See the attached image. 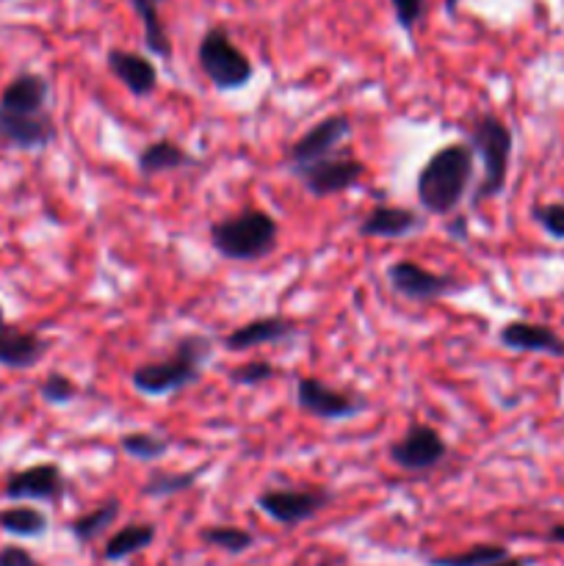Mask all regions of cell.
Listing matches in <instances>:
<instances>
[{
    "mask_svg": "<svg viewBox=\"0 0 564 566\" xmlns=\"http://www.w3.org/2000/svg\"><path fill=\"white\" fill-rule=\"evenodd\" d=\"M476 171V153L468 142H451L437 149L415 180L418 205L431 216H451L462 205Z\"/></svg>",
    "mask_w": 564,
    "mask_h": 566,
    "instance_id": "7a4b0ae2",
    "label": "cell"
},
{
    "mask_svg": "<svg viewBox=\"0 0 564 566\" xmlns=\"http://www.w3.org/2000/svg\"><path fill=\"white\" fill-rule=\"evenodd\" d=\"M119 512H122V506L116 497L100 503L97 509H92V512H86V514H81V517L72 520V525H70L72 536H75L81 545H88V542L97 539L100 534H105V528H111V525L116 523Z\"/></svg>",
    "mask_w": 564,
    "mask_h": 566,
    "instance_id": "603a6c76",
    "label": "cell"
},
{
    "mask_svg": "<svg viewBox=\"0 0 564 566\" xmlns=\"http://www.w3.org/2000/svg\"><path fill=\"white\" fill-rule=\"evenodd\" d=\"M332 501L330 490H321V486H302V490H291V486H280V490H265L258 495V509L274 523L293 528V525H302L307 520H313L315 514L324 512Z\"/></svg>",
    "mask_w": 564,
    "mask_h": 566,
    "instance_id": "30bf717a",
    "label": "cell"
},
{
    "mask_svg": "<svg viewBox=\"0 0 564 566\" xmlns=\"http://www.w3.org/2000/svg\"><path fill=\"white\" fill-rule=\"evenodd\" d=\"M498 340L503 348L512 352H531V354H551V357L564 359V337L553 332L551 326L534 324V321H509Z\"/></svg>",
    "mask_w": 564,
    "mask_h": 566,
    "instance_id": "ac0fdd59",
    "label": "cell"
},
{
    "mask_svg": "<svg viewBox=\"0 0 564 566\" xmlns=\"http://www.w3.org/2000/svg\"><path fill=\"white\" fill-rule=\"evenodd\" d=\"M66 492V479L55 462H39L25 470H17L6 479L3 495L6 501L22 503V501H42V503H59Z\"/></svg>",
    "mask_w": 564,
    "mask_h": 566,
    "instance_id": "4fadbf2b",
    "label": "cell"
},
{
    "mask_svg": "<svg viewBox=\"0 0 564 566\" xmlns=\"http://www.w3.org/2000/svg\"><path fill=\"white\" fill-rule=\"evenodd\" d=\"M50 340L39 332L22 329L20 324L9 321L3 304H0V368L6 370H31L48 354Z\"/></svg>",
    "mask_w": 564,
    "mask_h": 566,
    "instance_id": "5bb4252c",
    "label": "cell"
},
{
    "mask_svg": "<svg viewBox=\"0 0 564 566\" xmlns=\"http://www.w3.org/2000/svg\"><path fill=\"white\" fill-rule=\"evenodd\" d=\"M210 247L236 263H254L271 254L280 241V224L263 208H249L210 224Z\"/></svg>",
    "mask_w": 564,
    "mask_h": 566,
    "instance_id": "277c9868",
    "label": "cell"
},
{
    "mask_svg": "<svg viewBox=\"0 0 564 566\" xmlns=\"http://www.w3.org/2000/svg\"><path fill=\"white\" fill-rule=\"evenodd\" d=\"M77 396H81V387L66 374H59V370H53V374L39 381V398L50 407H66V403L77 401Z\"/></svg>",
    "mask_w": 564,
    "mask_h": 566,
    "instance_id": "83f0119b",
    "label": "cell"
},
{
    "mask_svg": "<svg viewBox=\"0 0 564 566\" xmlns=\"http://www.w3.org/2000/svg\"><path fill=\"white\" fill-rule=\"evenodd\" d=\"M390 6L401 31H415L426 14V0H390Z\"/></svg>",
    "mask_w": 564,
    "mask_h": 566,
    "instance_id": "4dcf8cb0",
    "label": "cell"
},
{
    "mask_svg": "<svg viewBox=\"0 0 564 566\" xmlns=\"http://www.w3.org/2000/svg\"><path fill=\"white\" fill-rule=\"evenodd\" d=\"M299 332L296 321L285 318V315H260V318L247 321V324L236 326L230 335H224L221 346L227 352H249L258 346H271V343H282Z\"/></svg>",
    "mask_w": 564,
    "mask_h": 566,
    "instance_id": "9a60e30c",
    "label": "cell"
},
{
    "mask_svg": "<svg viewBox=\"0 0 564 566\" xmlns=\"http://www.w3.org/2000/svg\"><path fill=\"white\" fill-rule=\"evenodd\" d=\"M0 566H42L25 547L3 545L0 547Z\"/></svg>",
    "mask_w": 564,
    "mask_h": 566,
    "instance_id": "1f68e13d",
    "label": "cell"
},
{
    "mask_svg": "<svg viewBox=\"0 0 564 566\" xmlns=\"http://www.w3.org/2000/svg\"><path fill=\"white\" fill-rule=\"evenodd\" d=\"M210 357H213V340L208 335H186L164 359L138 365L130 374V385L133 390L149 398L175 396L202 379V368Z\"/></svg>",
    "mask_w": 564,
    "mask_h": 566,
    "instance_id": "3957f363",
    "label": "cell"
},
{
    "mask_svg": "<svg viewBox=\"0 0 564 566\" xmlns=\"http://www.w3.org/2000/svg\"><path fill=\"white\" fill-rule=\"evenodd\" d=\"M547 542H556V545H564V523L553 525V528L547 531Z\"/></svg>",
    "mask_w": 564,
    "mask_h": 566,
    "instance_id": "836d02e7",
    "label": "cell"
},
{
    "mask_svg": "<svg viewBox=\"0 0 564 566\" xmlns=\"http://www.w3.org/2000/svg\"><path fill=\"white\" fill-rule=\"evenodd\" d=\"M531 562L529 558H518V556H506V558H501V562H495V564H487V566H529Z\"/></svg>",
    "mask_w": 564,
    "mask_h": 566,
    "instance_id": "d6a6232c",
    "label": "cell"
},
{
    "mask_svg": "<svg viewBox=\"0 0 564 566\" xmlns=\"http://www.w3.org/2000/svg\"><path fill=\"white\" fill-rule=\"evenodd\" d=\"M296 407L304 415L318 420H348L357 418L368 409V398L357 390H337L315 376H299L296 379Z\"/></svg>",
    "mask_w": 564,
    "mask_h": 566,
    "instance_id": "52a82bcc",
    "label": "cell"
},
{
    "mask_svg": "<svg viewBox=\"0 0 564 566\" xmlns=\"http://www.w3.org/2000/svg\"><path fill=\"white\" fill-rule=\"evenodd\" d=\"M313 197H335V193L348 191L357 186L365 175V164L354 155H326V158L313 160V164L288 169Z\"/></svg>",
    "mask_w": 564,
    "mask_h": 566,
    "instance_id": "8fae6325",
    "label": "cell"
},
{
    "mask_svg": "<svg viewBox=\"0 0 564 566\" xmlns=\"http://www.w3.org/2000/svg\"><path fill=\"white\" fill-rule=\"evenodd\" d=\"M155 534H158V528H155L153 523L125 525V528H119L108 542H105L103 558L105 562H122V558L136 556V553L147 551V547L153 545Z\"/></svg>",
    "mask_w": 564,
    "mask_h": 566,
    "instance_id": "44dd1931",
    "label": "cell"
},
{
    "mask_svg": "<svg viewBox=\"0 0 564 566\" xmlns=\"http://www.w3.org/2000/svg\"><path fill=\"white\" fill-rule=\"evenodd\" d=\"M119 448L136 462H158L169 453V440L153 431H130V434H122Z\"/></svg>",
    "mask_w": 564,
    "mask_h": 566,
    "instance_id": "d4e9b609",
    "label": "cell"
},
{
    "mask_svg": "<svg viewBox=\"0 0 564 566\" xmlns=\"http://www.w3.org/2000/svg\"><path fill=\"white\" fill-rule=\"evenodd\" d=\"M48 514L36 506H9L0 512V531L20 539H36L48 534Z\"/></svg>",
    "mask_w": 564,
    "mask_h": 566,
    "instance_id": "7402d4cb",
    "label": "cell"
},
{
    "mask_svg": "<svg viewBox=\"0 0 564 566\" xmlns=\"http://www.w3.org/2000/svg\"><path fill=\"white\" fill-rule=\"evenodd\" d=\"M468 144L473 147L476 158L481 160V180L476 186L473 202H487L506 188L509 164H512L514 136L512 127L495 114H481L470 125Z\"/></svg>",
    "mask_w": 564,
    "mask_h": 566,
    "instance_id": "5b68a950",
    "label": "cell"
},
{
    "mask_svg": "<svg viewBox=\"0 0 564 566\" xmlns=\"http://www.w3.org/2000/svg\"><path fill=\"white\" fill-rule=\"evenodd\" d=\"M138 171L144 177H158L166 175V171L188 169V166L197 164L191 153L182 149V144L171 142V138H158V142H149L147 147L138 153Z\"/></svg>",
    "mask_w": 564,
    "mask_h": 566,
    "instance_id": "d6986e66",
    "label": "cell"
},
{
    "mask_svg": "<svg viewBox=\"0 0 564 566\" xmlns=\"http://www.w3.org/2000/svg\"><path fill=\"white\" fill-rule=\"evenodd\" d=\"M105 66L111 75L133 94V97H149L158 88V66L153 59L133 50L111 48L105 53Z\"/></svg>",
    "mask_w": 564,
    "mask_h": 566,
    "instance_id": "2e32d148",
    "label": "cell"
},
{
    "mask_svg": "<svg viewBox=\"0 0 564 566\" xmlns=\"http://www.w3.org/2000/svg\"><path fill=\"white\" fill-rule=\"evenodd\" d=\"M160 3L164 0H130L138 22H142L144 44H147L149 55H155V59H171V39L166 33L164 20H160Z\"/></svg>",
    "mask_w": 564,
    "mask_h": 566,
    "instance_id": "ffe728a7",
    "label": "cell"
},
{
    "mask_svg": "<svg viewBox=\"0 0 564 566\" xmlns=\"http://www.w3.org/2000/svg\"><path fill=\"white\" fill-rule=\"evenodd\" d=\"M348 136H352V119L346 114L326 116V119L315 122L304 136H299L293 142V147L285 155V166L288 169H296V166L313 164V160L326 158V155H335V149Z\"/></svg>",
    "mask_w": 564,
    "mask_h": 566,
    "instance_id": "7c38bea8",
    "label": "cell"
},
{
    "mask_svg": "<svg viewBox=\"0 0 564 566\" xmlns=\"http://www.w3.org/2000/svg\"><path fill=\"white\" fill-rule=\"evenodd\" d=\"M531 219H534L547 235L556 238V241H564V205L562 202L534 205V208H531Z\"/></svg>",
    "mask_w": 564,
    "mask_h": 566,
    "instance_id": "f546056e",
    "label": "cell"
},
{
    "mask_svg": "<svg viewBox=\"0 0 564 566\" xmlns=\"http://www.w3.org/2000/svg\"><path fill=\"white\" fill-rule=\"evenodd\" d=\"M276 376H280V370H276L274 363H269V359H252V363H243L238 368H232L227 374V379L236 387H260L274 381Z\"/></svg>",
    "mask_w": 564,
    "mask_h": 566,
    "instance_id": "f1b7e54d",
    "label": "cell"
},
{
    "mask_svg": "<svg viewBox=\"0 0 564 566\" xmlns=\"http://www.w3.org/2000/svg\"><path fill=\"white\" fill-rule=\"evenodd\" d=\"M420 230H424V216L401 208V205L385 202L374 205L357 224V232L363 238H385V241H398V238H407Z\"/></svg>",
    "mask_w": 564,
    "mask_h": 566,
    "instance_id": "e0dca14e",
    "label": "cell"
},
{
    "mask_svg": "<svg viewBox=\"0 0 564 566\" xmlns=\"http://www.w3.org/2000/svg\"><path fill=\"white\" fill-rule=\"evenodd\" d=\"M202 473H205V468L202 470H186V473H153L147 479V484H144L142 492L147 497L180 495V492L191 490Z\"/></svg>",
    "mask_w": 564,
    "mask_h": 566,
    "instance_id": "4316f807",
    "label": "cell"
},
{
    "mask_svg": "<svg viewBox=\"0 0 564 566\" xmlns=\"http://www.w3.org/2000/svg\"><path fill=\"white\" fill-rule=\"evenodd\" d=\"M199 539L205 545L230 553V556H241V553H247L254 545L252 531L238 528V525H208V528L199 531Z\"/></svg>",
    "mask_w": 564,
    "mask_h": 566,
    "instance_id": "cb8c5ba5",
    "label": "cell"
},
{
    "mask_svg": "<svg viewBox=\"0 0 564 566\" xmlns=\"http://www.w3.org/2000/svg\"><path fill=\"white\" fill-rule=\"evenodd\" d=\"M199 70L216 92H238L254 77V64L249 55L230 39L227 28L213 25L202 33L197 48Z\"/></svg>",
    "mask_w": 564,
    "mask_h": 566,
    "instance_id": "8992f818",
    "label": "cell"
},
{
    "mask_svg": "<svg viewBox=\"0 0 564 566\" xmlns=\"http://www.w3.org/2000/svg\"><path fill=\"white\" fill-rule=\"evenodd\" d=\"M387 285L409 302H437V298L453 296L464 287L459 276L440 274V271L426 269L415 260H396L387 269Z\"/></svg>",
    "mask_w": 564,
    "mask_h": 566,
    "instance_id": "9c48e42d",
    "label": "cell"
},
{
    "mask_svg": "<svg viewBox=\"0 0 564 566\" xmlns=\"http://www.w3.org/2000/svg\"><path fill=\"white\" fill-rule=\"evenodd\" d=\"M55 142L50 83L39 72H20L0 92V147L39 153Z\"/></svg>",
    "mask_w": 564,
    "mask_h": 566,
    "instance_id": "6da1fadb",
    "label": "cell"
},
{
    "mask_svg": "<svg viewBox=\"0 0 564 566\" xmlns=\"http://www.w3.org/2000/svg\"><path fill=\"white\" fill-rule=\"evenodd\" d=\"M448 457V442L435 426L412 420L396 442L387 446V459L407 473H426Z\"/></svg>",
    "mask_w": 564,
    "mask_h": 566,
    "instance_id": "ba28073f",
    "label": "cell"
},
{
    "mask_svg": "<svg viewBox=\"0 0 564 566\" xmlns=\"http://www.w3.org/2000/svg\"><path fill=\"white\" fill-rule=\"evenodd\" d=\"M509 551L503 545H473L462 553H451V556H435L429 558V566H487L506 558Z\"/></svg>",
    "mask_w": 564,
    "mask_h": 566,
    "instance_id": "484cf974",
    "label": "cell"
}]
</instances>
